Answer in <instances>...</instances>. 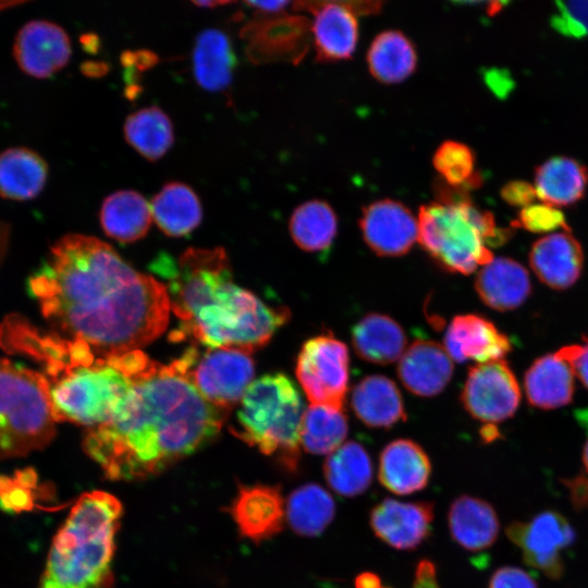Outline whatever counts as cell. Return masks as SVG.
<instances>
[{"instance_id": "f35d334b", "label": "cell", "mask_w": 588, "mask_h": 588, "mask_svg": "<svg viewBox=\"0 0 588 588\" xmlns=\"http://www.w3.org/2000/svg\"><path fill=\"white\" fill-rule=\"evenodd\" d=\"M432 163L446 184L454 188L479 183L475 175V157L471 149L455 140L443 142L436 150Z\"/></svg>"}, {"instance_id": "7dc6e473", "label": "cell", "mask_w": 588, "mask_h": 588, "mask_svg": "<svg viewBox=\"0 0 588 588\" xmlns=\"http://www.w3.org/2000/svg\"><path fill=\"white\" fill-rule=\"evenodd\" d=\"M355 588H382L380 577L373 572H363L354 580Z\"/></svg>"}, {"instance_id": "9c48e42d", "label": "cell", "mask_w": 588, "mask_h": 588, "mask_svg": "<svg viewBox=\"0 0 588 588\" xmlns=\"http://www.w3.org/2000/svg\"><path fill=\"white\" fill-rule=\"evenodd\" d=\"M186 377L211 404L226 409L238 403L254 381L255 366L242 351L189 347L176 359Z\"/></svg>"}, {"instance_id": "8d00e7d4", "label": "cell", "mask_w": 588, "mask_h": 588, "mask_svg": "<svg viewBox=\"0 0 588 588\" xmlns=\"http://www.w3.org/2000/svg\"><path fill=\"white\" fill-rule=\"evenodd\" d=\"M347 431L344 409L310 404L302 418L299 440L306 452L329 455L343 444Z\"/></svg>"}, {"instance_id": "277c9868", "label": "cell", "mask_w": 588, "mask_h": 588, "mask_svg": "<svg viewBox=\"0 0 588 588\" xmlns=\"http://www.w3.org/2000/svg\"><path fill=\"white\" fill-rule=\"evenodd\" d=\"M150 360L142 350L98 356L87 344L69 340L66 356L44 370L54 420L88 428L107 422Z\"/></svg>"}, {"instance_id": "9a60e30c", "label": "cell", "mask_w": 588, "mask_h": 588, "mask_svg": "<svg viewBox=\"0 0 588 588\" xmlns=\"http://www.w3.org/2000/svg\"><path fill=\"white\" fill-rule=\"evenodd\" d=\"M71 41L58 24L33 20L17 32L13 56L20 69L36 78H46L60 71L70 60Z\"/></svg>"}, {"instance_id": "4316f807", "label": "cell", "mask_w": 588, "mask_h": 588, "mask_svg": "<svg viewBox=\"0 0 588 588\" xmlns=\"http://www.w3.org/2000/svg\"><path fill=\"white\" fill-rule=\"evenodd\" d=\"M48 166L36 151L14 147L0 154V196L11 200L35 198L44 188Z\"/></svg>"}, {"instance_id": "603a6c76", "label": "cell", "mask_w": 588, "mask_h": 588, "mask_svg": "<svg viewBox=\"0 0 588 588\" xmlns=\"http://www.w3.org/2000/svg\"><path fill=\"white\" fill-rule=\"evenodd\" d=\"M572 364L559 352L536 359L524 378L529 403L541 409H553L568 404L575 391Z\"/></svg>"}, {"instance_id": "74e56055", "label": "cell", "mask_w": 588, "mask_h": 588, "mask_svg": "<svg viewBox=\"0 0 588 588\" xmlns=\"http://www.w3.org/2000/svg\"><path fill=\"white\" fill-rule=\"evenodd\" d=\"M338 219L332 207L322 200L299 205L291 216L290 232L294 243L305 252L328 248L336 234Z\"/></svg>"}, {"instance_id": "f546056e", "label": "cell", "mask_w": 588, "mask_h": 588, "mask_svg": "<svg viewBox=\"0 0 588 588\" xmlns=\"http://www.w3.org/2000/svg\"><path fill=\"white\" fill-rule=\"evenodd\" d=\"M588 185L586 167L568 157H554L536 169L535 189L543 204L556 207L575 204Z\"/></svg>"}, {"instance_id": "ee69618b", "label": "cell", "mask_w": 588, "mask_h": 588, "mask_svg": "<svg viewBox=\"0 0 588 588\" xmlns=\"http://www.w3.org/2000/svg\"><path fill=\"white\" fill-rule=\"evenodd\" d=\"M501 197L504 201L516 207H527L532 205L537 197L535 186L524 181H512L501 189Z\"/></svg>"}, {"instance_id": "f1b7e54d", "label": "cell", "mask_w": 588, "mask_h": 588, "mask_svg": "<svg viewBox=\"0 0 588 588\" xmlns=\"http://www.w3.org/2000/svg\"><path fill=\"white\" fill-rule=\"evenodd\" d=\"M272 15V14H271ZM256 25L254 34L260 56L297 61L311 39V23L305 16L275 13Z\"/></svg>"}, {"instance_id": "484cf974", "label": "cell", "mask_w": 588, "mask_h": 588, "mask_svg": "<svg viewBox=\"0 0 588 588\" xmlns=\"http://www.w3.org/2000/svg\"><path fill=\"white\" fill-rule=\"evenodd\" d=\"M406 334L391 317L368 314L353 328L352 344L356 354L375 364H391L406 350Z\"/></svg>"}, {"instance_id": "816d5d0a", "label": "cell", "mask_w": 588, "mask_h": 588, "mask_svg": "<svg viewBox=\"0 0 588 588\" xmlns=\"http://www.w3.org/2000/svg\"><path fill=\"white\" fill-rule=\"evenodd\" d=\"M196 5L198 7H208V8H211V7H216V5H219V4H228L230 2H220V1H195L194 2Z\"/></svg>"}, {"instance_id": "f907efd6", "label": "cell", "mask_w": 588, "mask_h": 588, "mask_svg": "<svg viewBox=\"0 0 588 588\" xmlns=\"http://www.w3.org/2000/svg\"><path fill=\"white\" fill-rule=\"evenodd\" d=\"M577 418L584 425V427L587 428L588 430V408L585 411L578 412Z\"/></svg>"}, {"instance_id": "ac0fdd59", "label": "cell", "mask_w": 588, "mask_h": 588, "mask_svg": "<svg viewBox=\"0 0 588 588\" xmlns=\"http://www.w3.org/2000/svg\"><path fill=\"white\" fill-rule=\"evenodd\" d=\"M444 348L452 360L482 364L502 359L511 351V343L490 320L466 314L450 322L444 334Z\"/></svg>"}, {"instance_id": "c3c4849f", "label": "cell", "mask_w": 588, "mask_h": 588, "mask_svg": "<svg viewBox=\"0 0 588 588\" xmlns=\"http://www.w3.org/2000/svg\"><path fill=\"white\" fill-rule=\"evenodd\" d=\"M488 82L490 83V85L494 84L495 82L498 83L493 89L498 91L499 94H503L504 91H507L510 88V81L507 76H502L501 72L500 73L491 72V75L488 77Z\"/></svg>"}, {"instance_id": "e575fe53", "label": "cell", "mask_w": 588, "mask_h": 588, "mask_svg": "<svg viewBox=\"0 0 588 588\" xmlns=\"http://www.w3.org/2000/svg\"><path fill=\"white\" fill-rule=\"evenodd\" d=\"M367 63L379 82L395 84L407 78L416 69L417 54L411 40L400 30L389 29L372 40Z\"/></svg>"}, {"instance_id": "ffe728a7", "label": "cell", "mask_w": 588, "mask_h": 588, "mask_svg": "<svg viewBox=\"0 0 588 588\" xmlns=\"http://www.w3.org/2000/svg\"><path fill=\"white\" fill-rule=\"evenodd\" d=\"M397 375L412 393L432 396L450 382L453 360L441 344L417 340L406 347L399 359Z\"/></svg>"}, {"instance_id": "44dd1931", "label": "cell", "mask_w": 588, "mask_h": 588, "mask_svg": "<svg viewBox=\"0 0 588 588\" xmlns=\"http://www.w3.org/2000/svg\"><path fill=\"white\" fill-rule=\"evenodd\" d=\"M430 474L428 455L412 440H394L381 451L378 477L381 485L395 494L422 490L428 485Z\"/></svg>"}, {"instance_id": "7bdbcfd3", "label": "cell", "mask_w": 588, "mask_h": 588, "mask_svg": "<svg viewBox=\"0 0 588 588\" xmlns=\"http://www.w3.org/2000/svg\"><path fill=\"white\" fill-rule=\"evenodd\" d=\"M573 366L575 375L588 389V336H585L583 344L568 345L558 351Z\"/></svg>"}, {"instance_id": "8fae6325", "label": "cell", "mask_w": 588, "mask_h": 588, "mask_svg": "<svg viewBox=\"0 0 588 588\" xmlns=\"http://www.w3.org/2000/svg\"><path fill=\"white\" fill-rule=\"evenodd\" d=\"M461 400L474 418L495 424L515 414L520 389L505 360H491L469 369Z\"/></svg>"}, {"instance_id": "3957f363", "label": "cell", "mask_w": 588, "mask_h": 588, "mask_svg": "<svg viewBox=\"0 0 588 588\" xmlns=\"http://www.w3.org/2000/svg\"><path fill=\"white\" fill-rule=\"evenodd\" d=\"M156 269L167 280L171 310L180 320L175 340L250 354L290 318L285 307H271L234 282L221 247L189 248L176 264L160 258Z\"/></svg>"}, {"instance_id": "681fc988", "label": "cell", "mask_w": 588, "mask_h": 588, "mask_svg": "<svg viewBox=\"0 0 588 588\" xmlns=\"http://www.w3.org/2000/svg\"><path fill=\"white\" fill-rule=\"evenodd\" d=\"M10 237V226L0 220V265L4 258Z\"/></svg>"}, {"instance_id": "ba28073f", "label": "cell", "mask_w": 588, "mask_h": 588, "mask_svg": "<svg viewBox=\"0 0 588 588\" xmlns=\"http://www.w3.org/2000/svg\"><path fill=\"white\" fill-rule=\"evenodd\" d=\"M56 422L44 373L0 358V458L44 449L56 436Z\"/></svg>"}, {"instance_id": "83f0119b", "label": "cell", "mask_w": 588, "mask_h": 588, "mask_svg": "<svg viewBox=\"0 0 588 588\" xmlns=\"http://www.w3.org/2000/svg\"><path fill=\"white\" fill-rule=\"evenodd\" d=\"M152 215L148 201L137 192L124 189L109 195L100 209L105 233L121 243L135 242L146 235Z\"/></svg>"}, {"instance_id": "7402d4cb", "label": "cell", "mask_w": 588, "mask_h": 588, "mask_svg": "<svg viewBox=\"0 0 588 588\" xmlns=\"http://www.w3.org/2000/svg\"><path fill=\"white\" fill-rule=\"evenodd\" d=\"M475 289L487 306L505 311L524 304L531 283L525 267L511 258L499 257L481 267Z\"/></svg>"}, {"instance_id": "5bb4252c", "label": "cell", "mask_w": 588, "mask_h": 588, "mask_svg": "<svg viewBox=\"0 0 588 588\" xmlns=\"http://www.w3.org/2000/svg\"><path fill=\"white\" fill-rule=\"evenodd\" d=\"M363 238L379 256L406 254L418 242V219L402 203L381 199L363 209L359 219Z\"/></svg>"}, {"instance_id": "2e32d148", "label": "cell", "mask_w": 588, "mask_h": 588, "mask_svg": "<svg viewBox=\"0 0 588 588\" xmlns=\"http://www.w3.org/2000/svg\"><path fill=\"white\" fill-rule=\"evenodd\" d=\"M433 516L431 502H401L387 498L372 507L370 527L388 546L414 550L429 537Z\"/></svg>"}, {"instance_id": "d6a6232c", "label": "cell", "mask_w": 588, "mask_h": 588, "mask_svg": "<svg viewBox=\"0 0 588 588\" xmlns=\"http://www.w3.org/2000/svg\"><path fill=\"white\" fill-rule=\"evenodd\" d=\"M335 502L320 485L308 482L292 491L286 501L285 516L291 529L303 537H317L331 524Z\"/></svg>"}, {"instance_id": "60d3db41", "label": "cell", "mask_w": 588, "mask_h": 588, "mask_svg": "<svg viewBox=\"0 0 588 588\" xmlns=\"http://www.w3.org/2000/svg\"><path fill=\"white\" fill-rule=\"evenodd\" d=\"M517 222L519 226L534 233H544L556 229L569 231L562 211L547 204H532L523 208Z\"/></svg>"}, {"instance_id": "8992f818", "label": "cell", "mask_w": 588, "mask_h": 588, "mask_svg": "<svg viewBox=\"0 0 588 588\" xmlns=\"http://www.w3.org/2000/svg\"><path fill=\"white\" fill-rule=\"evenodd\" d=\"M305 408L302 396L283 373L254 380L245 391L231 431L262 454L275 456L294 473L299 464V430Z\"/></svg>"}, {"instance_id": "bcb514c9", "label": "cell", "mask_w": 588, "mask_h": 588, "mask_svg": "<svg viewBox=\"0 0 588 588\" xmlns=\"http://www.w3.org/2000/svg\"><path fill=\"white\" fill-rule=\"evenodd\" d=\"M247 5L253 7L254 9L260 11L264 14H275L283 12L286 5L290 4L289 1H249L246 2Z\"/></svg>"}, {"instance_id": "4dcf8cb0", "label": "cell", "mask_w": 588, "mask_h": 588, "mask_svg": "<svg viewBox=\"0 0 588 588\" xmlns=\"http://www.w3.org/2000/svg\"><path fill=\"white\" fill-rule=\"evenodd\" d=\"M236 58L229 37L219 29H206L196 39L193 52L197 83L209 91L229 87Z\"/></svg>"}, {"instance_id": "52a82bcc", "label": "cell", "mask_w": 588, "mask_h": 588, "mask_svg": "<svg viewBox=\"0 0 588 588\" xmlns=\"http://www.w3.org/2000/svg\"><path fill=\"white\" fill-rule=\"evenodd\" d=\"M418 243L442 268L469 274L493 259L489 245L506 236L493 216L458 196H443L418 211Z\"/></svg>"}, {"instance_id": "e0dca14e", "label": "cell", "mask_w": 588, "mask_h": 588, "mask_svg": "<svg viewBox=\"0 0 588 588\" xmlns=\"http://www.w3.org/2000/svg\"><path fill=\"white\" fill-rule=\"evenodd\" d=\"M230 513L242 537L255 543L274 537L282 530L285 518L280 486H241Z\"/></svg>"}, {"instance_id": "1f68e13d", "label": "cell", "mask_w": 588, "mask_h": 588, "mask_svg": "<svg viewBox=\"0 0 588 588\" xmlns=\"http://www.w3.org/2000/svg\"><path fill=\"white\" fill-rule=\"evenodd\" d=\"M150 208L152 219L169 236L191 233L203 218L199 198L188 185L180 182L166 184L152 198Z\"/></svg>"}, {"instance_id": "f6af8a7d", "label": "cell", "mask_w": 588, "mask_h": 588, "mask_svg": "<svg viewBox=\"0 0 588 588\" xmlns=\"http://www.w3.org/2000/svg\"><path fill=\"white\" fill-rule=\"evenodd\" d=\"M412 588H440L436 566L430 560L424 559L417 563Z\"/></svg>"}, {"instance_id": "ab89813d", "label": "cell", "mask_w": 588, "mask_h": 588, "mask_svg": "<svg viewBox=\"0 0 588 588\" xmlns=\"http://www.w3.org/2000/svg\"><path fill=\"white\" fill-rule=\"evenodd\" d=\"M551 24L562 35L583 37L588 35V1L556 2Z\"/></svg>"}, {"instance_id": "f5cc1de1", "label": "cell", "mask_w": 588, "mask_h": 588, "mask_svg": "<svg viewBox=\"0 0 588 588\" xmlns=\"http://www.w3.org/2000/svg\"><path fill=\"white\" fill-rule=\"evenodd\" d=\"M581 458H583V464L585 466V469L588 474V439L584 445Z\"/></svg>"}, {"instance_id": "b9f144b4", "label": "cell", "mask_w": 588, "mask_h": 588, "mask_svg": "<svg viewBox=\"0 0 588 588\" xmlns=\"http://www.w3.org/2000/svg\"><path fill=\"white\" fill-rule=\"evenodd\" d=\"M488 588H538V585L525 569L503 566L494 571Z\"/></svg>"}, {"instance_id": "836d02e7", "label": "cell", "mask_w": 588, "mask_h": 588, "mask_svg": "<svg viewBox=\"0 0 588 588\" xmlns=\"http://www.w3.org/2000/svg\"><path fill=\"white\" fill-rule=\"evenodd\" d=\"M323 475L329 487L339 495L357 497L371 483V460L362 444L348 441L328 455Z\"/></svg>"}, {"instance_id": "4fadbf2b", "label": "cell", "mask_w": 588, "mask_h": 588, "mask_svg": "<svg viewBox=\"0 0 588 588\" xmlns=\"http://www.w3.org/2000/svg\"><path fill=\"white\" fill-rule=\"evenodd\" d=\"M295 10L313 13L311 39L319 61L350 59L358 40L359 2H295Z\"/></svg>"}, {"instance_id": "6da1fadb", "label": "cell", "mask_w": 588, "mask_h": 588, "mask_svg": "<svg viewBox=\"0 0 588 588\" xmlns=\"http://www.w3.org/2000/svg\"><path fill=\"white\" fill-rule=\"evenodd\" d=\"M28 286L52 332L87 344L98 356L140 350L169 322L166 285L94 236L57 241Z\"/></svg>"}, {"instance_id": "30bf717a", "label": "cell", "mask_w": 588, "mask_h": 588, "mask_svg": "<svg viewBox=\"0 0 588 588\" xmlns=\"http://www.w3.org/2000/svg\"><path fill=\"white\" fill-rule=\"evenodd\" d=\"M348 362L347 346L330 334L317 335L303 344L295 372L311 404L343 409Z\"/></svg>"}, {"instance_id": "d6986e66", "label": "cell", "mask_w": 588, "mask_h": 588, "mask_svg": "<svg viewBox=\"0 0 588 588\" xmlns=\"http://www.w3.org/2000/svg\"><path fill=\"white\" fill-rule=\"evenodd\" d=\"M529 265L542 283L564 290L572 286L583 271V248L569 231L555 232L534 243Z\"/></svg>"}, {"instance_id": "5b68a950", "label": "cell", "mask_w": 588, "mask_h": 588, "mask_svg": "<svg viewBox=\"0 0 588 588\" xmlns=\"http://www.w3.org/2000/svg\"><path fill=\"white\" fill-rule=\"evenodd\" d=\"M122 513L113 494L100 490L83 493L52 540L38 588H112Z\"/></svg>"}, {"instance_id": "7c38bea8", "label": "cell", "mask_w": 588, "mask_h": 588, "mask_svg": "<svg viewBox=\"0 0 588 588\" xmlns=\"http://www.w3.org/2000/svg\"><path fill=\"white\" fill-rule=\"evenodd\" d=\"M506 535L522 549L526 564L551 578L562 575L561 552L575 539L571 524L554 511L539 513L527 523L512 524Z\"/></svg>"}, {"instance_id": "7a4b0ae2", "label": "cell", "mask_w": 588, "mask_h": 588, "mask_svg": "<svg viewBox=\"0 0 588 588\" xmlns=\"http://www.w3.org/2000/svg\"><path fill=\"white\" fill-rule=\"evenodd\" d=\"M229 414L198 392L176 359H151L112 418L87 428L83 449L110 480L145 479L211 442Z\"/></svg>"}, {"instance_id": "d4e9b609", "label": "cell", "mask_w": 588, "mask_h": 588, "mask_svg": "<svg viewBox=\"0 0 588 588\" xmlns=\"http://www.w3.org/2000/svg\"><path fill=\"white\" fill-rule=\"evenodd\" d=\"M352 407L366 426L389 428L406 419L396 384L381 375L367 376L353 389Z\"/></svg>"}, {"instance_id": "d590c367", "label": "cell", "mask_w": 588, "mask_h": 588, "mask_svg": "<svg viewBox=\"0 0 588 588\" xmlns=\"http://www.w3.org/2000/svg\"><path fill=\"white\" fill-rule=\"evenodd\" d=\"M127 143L148 160L161 158L172 146L174 135L169 117L158 107L130 114L124 123Z\"/></svg>"}, {"instance_id": "cb8c5ba5", "label": "cell", "mask_w": 588, "mask_h": 588, "mask_svg": "<svg viewBox=\"0 0 588 588\" xmlns=\"http://www.w3.org/2000/svg\"><path fill=\"white\" fill-rule=\"evenodd\" d=\"M448 520L453 540L468 551L490 548L500 531L493 506L482 499L466 494L451 503Z\"/></svg>"}]
</instances>
